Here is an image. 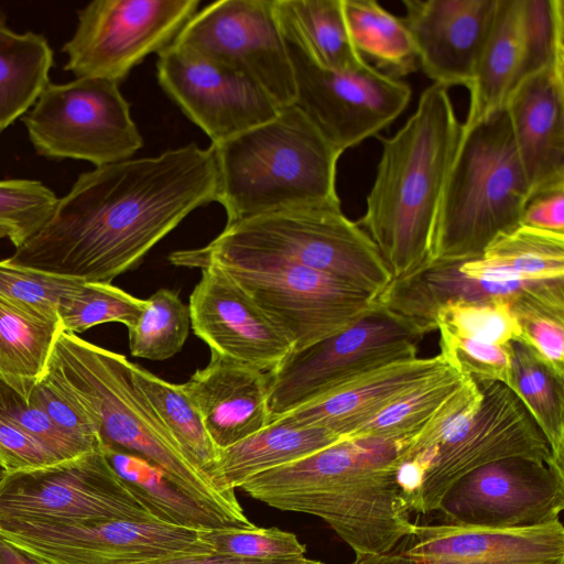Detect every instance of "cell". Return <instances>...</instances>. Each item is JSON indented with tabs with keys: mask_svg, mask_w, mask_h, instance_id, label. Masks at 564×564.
<instances>
[{
	"mask_svg": "<svg viewBox=\"0 0 564 564\" xmlns=\"http://www.w3.org/2000/svg\"><path fill=\"white\" fill-rule=\"evenodd\" d=\"M212 148L191 143L82 173L44 226L8 262L111 283L198 207L216 202Z\"/></svg>",
	"mask_w": 564,
	"mask_h": 564,
	"instance_id": "1",
	"label": "cell"
},
{
	"mask_svg": "<svg viewBox=\"0 0 564 564\" xmlns=\"http://www.w3.org/2000/svg\"><path fill=\"white\" fill-rule=\"evenodd\" d=\"M416 434L340 440L252 476L239 489L273 508L318 517L356 555L388 553L415 528L397 468Z\"/></svg>",
	"mask_w": 564,
	"mask_h": 564,
	"instance_id": "2",
	"label": "cell"
},
{
	"mask_svg": "<svg viewBox=\"0 0 564 564\" xmlns=\"http://www.w3.org/2000/svg\"><path fill=\"white\" fill-rule=\"evenodd\" d=\"M376 137L382 151L357 224L379 249L393 279H400L427 263L462 122L448 89L433 84L393 135Z\"/></svg>",
	"mask_w": 564,
	"mask_h": 564,
	"instance_id": "3",
	"label": "cell"
},
{
	"mask_svg": "<svg viewBox=\"0 0 564 564\" xmlns=\"http://www.w3.org/2000/svg\"><path fill=\"white\" fill-rule=\"evenodd\" d=\"M45 373L91 420L102 449L135 455L184 492L220 512L239 529L253 528L235 494L221 491L182 453L132 375L123 355L62 332Z\"/></svg>",
	"mask_w": 564,
	"mask_h": 564,
	"instance_id": "4",
	"label": "cell"
},
{
	"mask_svg": "<svg viewBox=\"0 0 564 564\" xmlns=\"http://www.w3.org/2000/svg\"><path fill=\"white\" fill-rule=\"evenodd\" d=\"M210 148L218 170L216 202L227 223L284 209L340 207L336 173L343 152L295 104Z\"/></svg>",
	"mask_w": 564,
	"mask_h": 564,
	"instance_id": "5",
	"label": "cell"
},
{
	"mask_svg": "<svg viewBox=\"0 0 564 564\" xmlns=\"http://www.w3.org/2000/svg\"><path fill=\"white\" fill-rule=\"evenodd\" d=\"M529 199L503 107L462 131L425 265L479 258L496 238L521 225Z\"/></svg>",
	"mask_w": 564,
	"mask_h": 564,
	"instance_id": "6",
	"label": "cell"
},
{
	"mask_svg": "<svg viewBox=\"0 0 564 564\" xmlns=\"http://www.w3.org/2000/svg\"><path fill=\"white\" fill-rule=\"evenodd\" d=\"M269 259L305 267L377 297L393 276L369 235L341 207L284 209L234 223L209 243L170 254L194 268L212 259Z\"/></svg>",
	"mask_w": 564,
	"mask_h": 564,
	"instance_id": "7",
	"label": "cell"
},
{
	"mask_svg": "<svg viewBox=\"0 0 564 564\" xmlns=\"http://www.w3.org/2000/svg\"><path fill=\"white\" fill-rule=\"evenodd\" d=\"M475 382L481 400L466 422L436 444L401 455L397 478L409 513L437 511L457 479L495 460L525 457L556 471L546 438L517 394L500 382Z\"/></svg>",
	"mask_w": 564,
	"mask_h": 564,
	"instance_id": "8",
	"label": "cell"
},
{
	"mask_svg": "<svg viewBox=\"0 0 564 564\" xmlns=\"http://www.w3.org/2000/svg\"><path fill=\"white\" fill-rule=\"evenodd\" d=\"M107 520L158 521L102 451L7 473L0 481V525Z\"/></svg>",
	"mask_w": 564,
	"mask_h": 564,
	"instance_id": "9",
	"label": "cell"
},
{
	"mask_svg": "<svg viewBox=\"0 0 564 564\" xmlns=\"http://www.w3.org/2000/svg\"><path fill=\"white\" fill-rule=\"evenodd\" d=\"M424 336L411 322L375 300L372 308L350 326L292 351L270 371L271 422L364 372L417 357Z\"/></svg>",
	"mask_w": 564,
	"mask_h": 564,
	"instance_id": "10",
	"label": "cell"
},
{
	"mask_svg": "<svg viewBox=\"0 0 564 564\" xmlns=\"http://www.w3.org/2000/svg\"><path fill=\"white\" fill-rule=\"evenodd\" d=\"M283 332L293 351L350 326L375 305V297L328 274L269 259H212Z\"/></svg>",
	"mask_w": 564,
	"mask_h": 564,
	"instance_id": "11",
	"label": "cell"
},
{
	"mask_svg": "<svg viewBox=\"0 0 564 564\" xmlns=\"http://www.w3.org/2000/svg\"><path fill=\"white\" fill-rule=\"evenodd\" d=\"M37 154L96 167L128 160L143 145L119 84L77 78L48 84L22 118Z\"/></svg>",
	"mask_w": 564,
	"mask_h": 564,
	"instance_id": "12",
	"label": "cell"
},
{
	"mask_svg": "<svg viewBox=\"0 0 564 564\" xmlns=\"http://www.w3.org/2000/svg\"><path fill=\"white\" fill-rule=\"evenodd\" d=\"M200 532L130 520L0 525L3 539L42 564H170L214 554Z\"/></svg>",
	"mask_w": 564,
	"mask_h": 564,
	"instance_id": "13",
	"label": "cell"
},
{
	"mask_svg": "<svg viewBox=\"0 0 564 564\" xmlns=\"http://www.w3.org/2000/svg\"><path fill=\"white\" fill-rule=\"evenodd\" d=\"M197 0H95L78 11L62 51L77 78L120 84L148 55L169 46L197 12Z\"/></svg>",
	"mask_w": 564,
	"mask_h": 564,
	"instance_id": "14",
	"label": "cell"
},
{
	"mask_svg": "<svg viewBox=\"0 0 564 564\" xmlns=\"http://www.w3.org/2000/svg\"><path fill=\"white\" fill-rule=\"evenodd\" d=\"M172 43L246 75L280 108L295 101L293 65L273 0L212 2L191 18Z\"/></svg>",
	"mask_w": 564,
	"mask_h": 564,
	"instance_id": "15",
	"label": "cell"
},
{
	"mask_svg": "<svg viewBox=\"0 0 564 564\" xmlns=\"http://www.w3.org/2000/svg\"><path fill=\"white\" fill-rule=\"evenodd\" d=\"M288 45L294 70V104L341 152L378 135L410 102L406 83L369 63L358 69H327Z\"/></svg>",
	"mask_w": 564,
	"mask_h": 564,
	"instance_id": "16",
	"label": "cell"
},
{
	"mask_svg": "<svg viewBox=\"0 0 564 564\" xmlns=\"http://www.w3.org/2000/svg\"><path fill=\"white\" fill-rule=\"evenodd\" d=\"M563 509V476L543 462L508 457L457 479L437 511L445 523L524 528L558 520Z\"/></svg>",
	"mask_w": 564,
	"mask_h": 564,
	"instance_id": "17",
	"label": "cell"
},
{
	"mask_svg": "<svg viewBox=\"0 0 564 564\" xmlns=\"http://www.w3.org/2000/svg\"><path fill=\"white\" fill-rule=\"evenodd\" d=\"M158 54L160 86L212 143L260 126L280 110L263 88L235 69L173 43Z\"/></svg>",
	"mask_w": 564,
	"mask_h": 564,
	"instance_id": "18",
	"label": "cell"
},
{
	"mask_svg": "<svg viewBox=\"0 0 564 564\" xmlns=\"http://www.w3.org/2000/svg\"><path fill=\"white\" fill-rule=\"evenodd\" d=\"M200 271L188 304L194 334L213 352L275 369L293 351L288 337L223 269L209 264Z\"/></svg>",
	"mask_w": 564,
	"mask_h": 564,
	"instance_id": "19",
	"label": "cell"
},
{
	"mask_svg": "<svg viewBox=\"0 0 564 564\" xmlns=\"http://www.w3.org/2000/svg\"><path fill=\"white\" fill-rule=\"evenodd\" d=\"M564 296V279L528 281L484 269L476 259L427 264L404 278L392 279L375 299L377 304L411 322L423 335L436 330V311L455 301Z\"/></svg>",
	"mask_w": 564,
	"mask_h": 564,
	"instance_id": "20",
	"label": "cell"
},
{
	"mask_svg": "<svg viewBox=\"0 0 564 564\" xmlns=\"http://www.w3.org/2000/svg\"><path fill=\"white\" fill-rule=\"evenodd\" d=\"M419 66L434 84L468 86L497 0H402Z\"/></svg>",
	"mask_w": 564,
	"mask_h": 564,
	"instance_id": "21",
	"label": "cell"
},
{
	"mask_svg": "<svg viewBox=\"0 0 564 564\" xmlns=\"http://www.w3.org/2000/svg\"><path fill=\"white\" fill-rule=\"evenodd\" d=\"M403 552L421 564H564L558 520L524 528L415 524Z\"/></svg>",
	"mask_w": 564,
	"mask_h": 564,
	"instance_id": "22",
	"label": "cell"
},
{
	"mask_svg": "<svg viewBox=\"0 0 564 564\" xmlns=\"http://www.w3.org/2000/svg\"><path fill=\"white\" fill-rule=\"evenodd\" d=\"M505 109L530 199L564 187V70L546 67L524 76Z\"/></svg>",
	"mask_w": 564,
	"mask_h": 564,
	"instance_id": "23",
	"label": "cell"
},
{
	"mask_svg": "<svg viewBox=\"0 0 564 564\" xmlns=\"http://www.w3.org/2000/svg\"><path fill=\"white\" fill-rule=\"evenodd\" d=\"M219 449L271 422L270 371L210 351L209 362L181 384Z\"/></svg>",
	"mask_w": 564,
	"mask_h": 564,
	"instance_id": "24",
	"label": "cell"
},
{
	"mask_svg": "<svg viewBox=\"0 0 564 564\" xmlns=\"http://www.w3.org/2000/svg\"><path fill=\"white\" fill-rule=\"evenodd\" d=\"M447 366L441 354L394 361L354 377L275 420L327 429L343 438Z\"/></svg>",
	"mask_w": 564,
	"mask_h": 564,
	"instance_id": "25",
	"label": "cell"
},
{
	"mask_svg": "<svg viewBox=\"0 0 564 564\" xmlns=\"http://www.w3.org/2000/svg\"><path fill=\"white\" fill-rule=\"evenodd\" d=\"M521 0H497L495 17L476 61L469 89V108L462 131L496 111L521 78Z\"/></svg>",
	"mask_w": 564,
	"mask_h": 564,
	"instance_id": "26",
	"label": "cell"
},
{
	"mask_svg": "<svg viewBox=\"0 0 564 564\" xmlns=\"http://www.w3.org/2000/svg\"><path fill=\"white\" fill-rule=\"evenodd\" d=\"M341 438L323 427H301L280 420L219 449L213 481L224 492L235 489L260 473L302 459Z\"/></svg>",
	"mask_w": 564,
	"mask_h": 564,
	"instance_id": "27",
	"label": "cell"
},
{
	"mask_svg": "<svg viewBox=\"0 0 564 564\" xmlns=\"http://www.w3.org/2000/svg\"><path fill=\"white\" fill-rule=\"evenodd\" d=\"M273 8L286 43L314 64L349 70L368 63L352 44L343 0H273Z\"/></svg>",
	"mask_w": 564,
	"mask_h": 564,
	"instance_id": "28",
	"label": "cell"
},
{
	"mask_svg": "<svg viewBox=\"0 0 564 564\" xmlns=\"http://www.w3.org/2000/svg\"><path fill=\"white\" fill-rule=\"evenodd\" d=\"M102 452L113 470L158 521L196 531L239 529L220 512L184 492L147 460L119 451Z\"/></svg>",
	"mask_w": 564,
	"mask_h": 564,
	"instance_id": "29",
	"label": "cell"
},
{
	"mask_svg": "<svg viewBox=\"0 0 564 564\" xmlns=\"http://www.w3.org/2000/svg\"><path fill=\"white\" fill-rule=\"evenodd\" d=\"M53 51L42 34H18L0 12V134L24 115L50 84Z\"/></svg>",
	"mask_w": 564,
	"mask_h": 564,
	"instance_id": "30",
	"label": "cell"
},
{
	"mask_svg": "<svg viewBox=\"0 0 564 564\" xmlns=\"http://www.w3.org/2000/svg\"><path fill=\"white\" fill-rule=\"evenodd\" d=\"M62 332L61 322L44 321L0 302V379L29 399Z\"/></svg>",
	"mask_w": 564,
	"mask_h": 564,
	"instance_id": "31",
	"label": "cell"
},
{
	"mask_svg": "<svg viewBox=\"0 0 564 564\" xmlns=\"http://www.w3.org/2000/svg\"><path fill=\"white\" fill-rule=\"evenodd\" d=\"M343 8L355 48L362 57L369 56L377 69L400 79L420 68L413 39L402 19L375 0H343Z\"/></svg>",
	"mask_w": 564,
	"mask_h": 564,
	"instance_id": "32",
	"label": "cell"
},
{
	"mask_svg": "<svg viewBox=\"0 0 564 564\" xmlns=\"http://www.w3.org/2000/svg\"><path fill=\"white\" fill-rule=\"evenodd\" d=\"M132 375L154 413L186 458L212 480L219 448L181 384L165 381L132 362Z\"/></svg>",
	"mask_w": 564,
	"mask_h": 564,
	"instance_id": "33",
	"label": "cell"
},
{
	"mask_svg": "<svg viewBox=\"0 0 564 564\" xmlns=\"http://www.w3.org/2000/svg\"><path fill=\"white\" fill-rule=\"evenodd\" d=\"M476 260L520 280L564 279V234L520 225L496 238Z\"/></svg>",
	"mask_w": 564,
	"mask_h": 564,
	"instance_id": "34",
	"label": "cell"
},
{
	"mask_svg": "<svg viewBox=\"0 0 564 564\" xmlns=\"http://www.w3.org/2000/svg\"><path fill=\"white\" fill-rule=\"evenodd\" d=\"M513 389L541 430L556 471L564 476V380L513 341Z\"/></svg>",
	"mask_w": 564,
	"mask_h": 564,
	"instance_id": "35",
	"label": "cell"
},
{
	"mask_svg": "<svg viewBox=\"0 0 564 564\" xmlns=\"http://www.w3.org/2000/svg\"><path fill=\"white\" fill-rule=\"evenodd\" d=\"M468 379L453 367L447 366L354 427L341 440L387 438L416 434Z\"/></svg>",
	"mask_w": 564,
	"mask_h": 564,
	"instance_id": "36",
	"label": "cell"
},
{
	"mask_svg": "<svg viewBox=\"0 0 564 564\" xmlns=\"http://www.w3.org/2000/svg\"><path fill=\"white\" fill-rule=\"evenodd\" d=\"M189 327L188 305L177 292L160 289L144 300L140 317L128 328L130 352L149 360L169 359L182 350Z\"/></svg>",
	"mask_w": 564,
	"mask_h": 564,
	"instance_id": "37",
	"label": "cell"
},
{
	"mask_svg": "<svg viewBox=\"0 0 564 564\" xmlns=\"http://www.w3.org/2000/svg\"><path fill=\"white\" fill-rule=\"evenodd\" d=\"M144 308L138 299L111 283L83 282L58 304V317L66 333H83L105 323L132 327Z\"/></svg>",
	"mask_w": 564,
	"mask_h": 564,
	"instance_id": "38",
	"label": "cell"
},
{
	"mask_svg": "<svg viewBox=\"0 0 564 564\" xmlns=\"http://www.w3.org/2000/svg\"><path fill=\"white\" fill-rule=\"evenodd\" d=\"M438 332L487 344L519 341L521 328L507 300L455 301L441 306L434 317Z\"/></svg>",
	"mask_w": 564,
	"mask_h": 564,
	"instance_id": "39",
	"label": "cell"
},
{
	"mask_svg": "<svg viewBox=\"0 0 564 564\" xmlns=\"http://www.w3.org/2000/svg\"><path fill=\"white\" fill-rule=\"evenodd\" d=\"M520 23L521 78L546 67L564 70V1L521 0Z\"/></svg>",
	"mask_w": 564,
	"mask_h": 564,
	"instance_id": "40",
	"label": "cell"
},
{
	"mask_svg": "<svg viewBox=\"0 0 564 564\" xmlns=\"http://www.w3.org/2000/svg\"><path fill=\"white\" fill-rule=\"evenodd\" d=\"M83 282L0 261V302L44 321L59 322L61 300Z\"/></svg>",
	"mask_w": 564,
	"mask_h": 564,
	"instance_id": "41",
	"label": "cell"
},
{
	"mask_svg": "<svg viewBox=\"0 0 564 564\" xmlns=\"http://www.w3.org/2000/svg\"><path fill=\"white\" fill-rule=\"evenodd\" d=\"M521 343L564 380V296L530 297L513 304Z\"/></svg>",
	"mask_w": 564,
	"mask_h": 564,
	"instance_id": "42",
	"label": "cell"
},
{
	"mask_svg": "<svg viewBox=\"0 0 564 564\" xmlns=\"http://www.w3.org/2000/svg\"><path fill=\"white\" fill-rule=\"evenodd\" d=\"M57 200L40 181H0V238L21 247L48 220Z\"/></svg>",
	"mask_w": 564,
	"mask_h": 564,
	"instance_id": "43",
	"label": "cell"
},
{
	"mask_svg": "<svg viewBox=\"0 0 564 564\" xmlns=\"http://www.w3.org/2000/svg\"><path fill=\"white\" fill-rule=\"evenodd\" d=\"M214 554L272 561L302 557L306 546L297 536L278 528L216 529L200 532Z\"/></svg>",
	"mask_w": 564,
	"mask_h": 564,
	"instance_id": "44",
	"label": "cell"
},
{
	"mask_svg": "<svg viewBox=\"0 0 564 564\" xmlns=\"http://www.w3.org/2000/svg\"><path fill=\"white\" fill-rule=\"evenodd\" d=\"M441 355L460 375L474 381H494L513 389L511 344L481 343L440 332Z\"/></svg>",
	"mask_w": 564,
	"mask_h": 564,
	"instance_id": "45",
	"label": "cell"
},
{
	"mask_svg": "<svg viewBox=\"0 0 564 564\" xmlns=\"http://www.w3.org/2000/svg\"><path fill=\"white\" fill-rule=\"evenodd\" d=\"M0 415L43 443L61 460L94 452L58 430L39 406L2 379H0Z\"/></svg>",
	"mask_w": 564,
	"mask_h": 564,
	"instance_id": "46",
	"label": "cell"
},
{
	"mask_svg": "<svg viewBox=\"0 0 564 564\" xmlns=\"http://www.w3.org/2000/svg\"><path fill=\"white\" fill-rule=\"evenodd\" d=\"M29 400L63 433L90 451H102L96 427L84 409L65 394L46 373L37 381Z\"/></svg>",
	"mask_w": 564,
	"mask_h": 564,
	"instance_id": "47",
	"label": "cell"
},
{
	"mask_svg": "<svg viewBox=\"0 0 564 564\" xmlns=\"http://www.w3.org/2000/svg\"><path fill=\"white\" fill-rule=\"evenodd\" d=\"M61 460L43 443L0 415V465L7 473L46 467Z\"/></svg>",
	"mask_w": 564,
	"mask_h": 564,
	"instance_id": "48",
	"label": "cell"
},
{
	"mask_svg": "<svg viewBox=\"0 0 564 564\" xmlns=\"http://www.w3.org/2000/svg\"><path fill=\"white\" fill-rule=\"evenodd\" d=\"M521 225L564 234V187L533 196L525 206Z\"/></svg>",
	"mask_w": 564,
	"mask_h": 564,
	"instance_id": "49",
	"label": "cell"
},
{
	"mask_svg": "<svg viewBox=\"0 0 564 564\" xmlns=\"http://www.w3.org/2000/svg\"><path fill=\"white\" fill-rule=\"evenodd\" d=\"M313 560L314 558L307 557L306 555L286 560L259 561L212 554L200 557L182 560L170 564H310Z\"/></svg>",
	"mask_w": 564,
	"mask_h": 564,
	"instance_id": "50",
	"label": "cell"
},
{
	"mask_svg": "<svg viewBox=\"0 0 564 564\" xmlns=\"http://www.w3.org/2000/svg\"><path fill=\"white\" fill-rule=\"evenodd\" d=\"M351 564H421L416 558L404 552L391 551L381 554L356 555Z\"/></svg>",
	"mask_w": 564,
	"mask_h": 564,
	"instance_id": "51",
	"label": "cell"
},
{
	"mask_svg": "<svg viewBox=\"0 0 564 564\" xmlns=\"http://www.w3.org/2000/svg\"><path fill=\"white\" fill-rule=\"evenodd\" d=\"M0 564H42L0 535Z\"/></svg>",
	"mask_w": 564,
	"mask_h": 564,
	"instance_id": "52",
	"label": "cell"
},
{
	"mask_svg": "<svg viewBox=\"0 0 564 564\" xmlns=\"http://www.w3.org/2000/svg\"><path fill=\"white\" fill-rule=\"evenodd\" d=\"M6 474H7L6 469L0 465V481L4 477Z\"/></svg>",
	"mask_w": 564,
	"mask_h": 564,
	"instance_id": "53",
	"label": "cell"
},
{
	"mask_svg": "<svg viewBox=\"0 0 564 564\" xmlns=\"http://www.w3.org/2000/svg\"><path fill=\"white\" fill-rule=\"evenodd\" d=\"M310 564H325V563L319 560L314 558Z\"/></svg>",
	"mask_w": 564,
	"mask_h": 564,
	"instance_id": "54",
	"label": "cell"
}]
</instances>
